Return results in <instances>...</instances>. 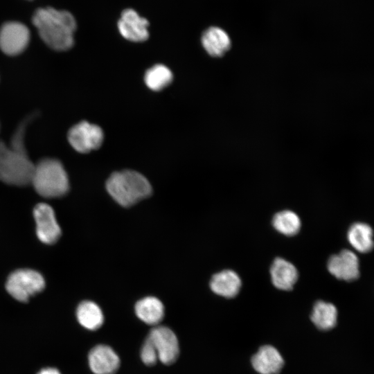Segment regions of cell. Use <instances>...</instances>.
<instances>
[{"instance_id":"7c38bea8","label":"cell","mask_w":374,"mask_h":374,"mask_svg":"<svg viewBox=\"0 0 374 374\" xmlns=\"http://www.w3.org/2000/svg\"><path fill=\"white\" fill-rule=\"evenodd\" d=\"M117 26L120 34L126 39L142 42L149 37V22L132 8L125 9L121 15Z\"/></svg>"},{"instance_id":"ffe728a7","label":"cell","mask_w":374,"mask_h":374,"mask_svg":"<svg viewBox=\"0 0 374 374\" xmlns=\"http://www.w3.org/2000/svg\"><path fill=\"white\" fill-rule=\"evenodd\" d=\"M310 319L319 330H330L337 324V308L331 303L321 300L317 301L313 305Z\"/></svg>"},{"instance_id":"5b68a950","label":"cell","mask_w":374,"mask_h":374,"mask_svg":"<svg viewBox=\"0 0 374 374\" xmlns=\"http://www.w3.org/2000/svg\"><path fill=\"white\" fill-rule=\"evenodd\" d=\"M157 350L159 362L166 366L175 364L181 355L180 340L174 330L168 326L152 327L145 335Z\"/></svg>"},{"instance_id":"603a6c76","label":"cell","mask_w":374,"mask_h":374,"mask_svg":"<svg viewBox=\"0 0 374 374\" xmlns=\"http://www.w3.org/2000/svg\"><path fill=\"white\" fill-rule=\"evenodd\" d=\"M139 355L141 363L147 367L154 366L159 362L157 350L146 336L141 343Z\"/></svg>"},{"instance_id":"277c9868","label":"cell","mask_w":374,"mask_h":374,"mask_svg":"<svg viewBox=\"0 0 374 374\" xmlns=\"http://www.w3.org/2000/svg\"><path fill=\"white\" fill-rule=\"evenodd\" d=\"M31 184L39 195L46 198L63 196L69 188L67 173L62 163L50 158L35 165Z\"/></svg>"},{"instance_id":"52a82bcc","label":"cell","mask_w":374,"mask_h":374,"mask_svg":"<svg viewBox=\"0 0 374 374\" xmlns=\"http://www.w3.org/2000/svg\"><path fill=\"white\" fill-rule=\"evenodd\" d=\"M103 139V130L98 125L85 121L73 125L68 133L69 143L75 150L80 153H88L98 149Z\"/></svg>"},{"instance_id":"6da1fadb","label":"cell","mask_w":374,"mask_h":374,"mask_svg":"<svg viewBox=\"0 0 374 374\" xmlns=\"http://www.w3.org/2000/svg\"><path fill=\"white\" fill-rule=\"evenodd\" d=\"M29 117L18 126L8 145L0 141V181L22 186L31 184L35 164L30 159L24 143Z\"/></svg>"},{"instance_id":"8fae6325","label":"cell","mask_w":374,"mask_h":374,"mask_svg":"<svg viewBox=\"0 0 374 374\" xmlns=\"http://www.w3.org/2000/svg\"><path fill=\"white\" fill-rule=\"evenodd\" d=\"M33 215L39 240L48 244L56 242L61 235V229L52 207L45 203H39L34 208Z\"/></svg>"},{"instance_id":"9a60e30c","label":"cell","mask_w":374,"mask_h":374,"mask_svg":"<svg viewBox=\"0 0 374 374\" xmlns=\"http://www.w3.org/2000/svg\"><path fill=\"white\" fill-rule=\"evenodd\" d=\"M242 280L233 270L224 269L215 274L210 281L211 290L220 296L232 299L240 291Z\"/></svg>"},{"instance_id":"8992f818","label":"cell","mask_w":374,"mask_h":374,"mask_svg":"<svg viewBox=\"0 0 374 374\" xmlns=\"http://www.w3.org/2000/svg\"><path fill=\"white\" fill-rule=\"evenodd\" d=\"M45 281L41 274L29 269L13 271L8 276L6 289L8 294L18 301L26 303L30 297L41 292Z\"/></svg>"},{"instance_id":"7a4b0ae2","label":"cell","mask_w":374,"mask_h":374,"mask_svg":"<svg viewBox=\"0 0 374 374\" xmlns=\"http://www.w3.org/2000/svg\"><path fill=\"white\" fill-rule=\"evenodd\" d=\"M32 21L39 37L50 48L62 51L73 46L76 22L70 12L53 8H39Z\"/></svg>"},{"instance_id":"5bb4252c","label":"cell","mask_w":374,"mask_h":374,"mask_svg":"<svg viewBox=\"0 0 374 374\" xmlns=\"http://www.w3.org/2000/svg\"><path fill=\"white\" fill-rule=\"evenodd\" d=\"M251 364L260 374H278L284 365V360L276 348L265 345L253 355Z\"/></svg>"},{"instance_id":"7402d4cb","label":"cell","mask_w":374,"mask_h":374,"mask_svg":"<svg viewBox=\"0 0 374 374\" xmlns=\"http://www.w3.org/2000/svg\"><path fill=\"white\" fill-rule=\"evenodd\" d=\"M172 73L163 64H156L150 68L145 74L144 81L150 89L160 91L172 81Z\"/></svg>"},{"instance_id":"9c48e42d","label":"cell","mask_w":374,"mask_h":374,"mask_svg":"<svg viewBox=\"0 0 374 374\" xmlns=\"http://www.w3.org/2000/svg\"><path fill=\"white\" fill-rule=\"evenodd\" d=\"M327 269L337 279L346 282L357 280L360 276L359 258L353 251L347 249L328 258Z\"/></svg>"},{"instance_id":"3957f363","label":"cell","mask_w":374,"mask_h":374,"mask_svg":"<svg viewBox=\"0 0 374 374\" xmlns=\"http://www.w3.org/2000/svg\"><path fill=\"white\" fill-rule=\"evenodd\" d=\"M107 190L122 206H130L152 193L148 180L141 173L125 170L111 175L106 183Z\"/></svg>"},{"instance_id":"30bf717a","label":"cell","mask_w":374,"mask_h":374,"mask_svg":"<svg viewBox=\"0 0 374 374\" xmlns=\"http://www.w3.org/2000/svg\"><path fill=\"white\" fill-rule=\"evenodd\" d=\"M29 40V30L20 22H6L0 28V48L8 55H16L22 53L27 47Z\"/></svg>"},{"instance_id":"44dd1931","label":"cell","mask_w":374,"mask_h":374,"mask_svg":"<svg viewBox=\"0 0 374 374\" xmlns=\"http://www.w3.org/2000/svg\"><path fill=\"white\" fill-rule=\"evenodd\" d=\"M271 225L278 233L287 237L296 235L301 228L299 215L291 210H283L276 213L271 219Z\"/></svg>"},{"instance_id":"e0dca14e","label":"cell","mask_w":374,"mask_h":374,"mask_svg":"<svg viewBox=\"0 0 374 374\" xmlns=\"http://www.w3.org/2000/svg\"><path fill=\"white\" fill-rule=\"evenodd\" d=\"M202 44L212 57H221L231 48V42L229 35L223 29L211 26L204 31Z\"/></svg>"},{"instance_id":"cb8c5ba5","label":"cell","mask_w":374,"mask_h":374,"mask_svg":"<svg viewBox=\"0 0 374 374\" xmlns=\"http://www.w3.org/2000/svg\"><path fill=\"white\" fill-rule=\"evenodd\" d=\"M37 374H61L60 372L55 368H42Z\"/></svg>"},{"instance_id":"2e32d148","label":"cell","mask_w":374,"mask_h":374,"mask_svg":"<svg viewBox=\"0 0 374 374\" xmlns=\"http://www.w3.org/2000/svg\"><path fill=\"white\" fill-rule=\"evenodd\" d=\"M134 312L141 322L153 327L159 325L163 321L165 308L158 298L146 296L135 303Z\"/></svg>"},{"instance_id":"ac0fdd59","label":"cell","mask_w":374,"mask_h":374,"mask_svg":"<svg viewBox=\"0 0 374 374\" xmlns=\"http://www.w3.org/2000/svg\"><path fill=\"white\" fill-rule=\"evenodd\" d=\"M346 236L349 244L361 253H370L373 249V231L367 223H353L347 231Z\"/></svg>"},{"instance_id":"ba28073f","label":"cell","mask_w":374,"mask_h":374,"mask_svg":"<svg viewBox=\"0 0 374 374\" xmlns=\"http://www.w3.org/2000/svg\"><path fill=\"white\" fill-rule=\"evenodd\" d=\"M88 365L93 374H116L121 366L118 353L111 346L97 344L88 353Z\"/></svg>"},{"instance_id":"4fadbf2b","label":"cell","mask_w":374,"mask_h":374,"mask_svg":"<svg viewBox=\"0 0 374 374\" xmlns=\"http://www.w3.org/2000/svg\"><path fill=\"white\" fill-rule=\"evenodd\" d=\"M269 274L272 285L283 291L292 290L299 278L296 267L281 257L274 259L269 267Z\"/></svg>"},{"instance_id":"d6986e66","label":"cell","mask_w":374,"mask_h":374,"mask_svg":"<svg viewBox=\"0 0 374 374\" xmlns=\"http://www.w3.org/2000/svg\"><path fill=\"white\" fill-rule=\"evenodd\" d=\"M76 317L83 328L91 331L100 328L105 321L101 308L91 301H84L78 305Z\"/></svg>"}]
</instances>
